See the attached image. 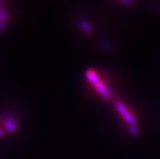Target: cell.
<instances>
[{"label":"cell","mask_w":160,"mask_h":159,"mask_svg":"<svg viewBox=\"0 0 160 159\" xmlns=\"http://www.w3.org/2000/svg\"><path fill=\"white\" fill-rule=\"evenodd\" d=\"M85 77L102 97L107 99H110L112 97L111 91L109 90L108 87L106 86L105 84L100 80V78L94 71L92 70V69L87 70L85 72Z\"/></svg>","instance_id":"cell-1"},{"label":"cell","mask_w":160,"mask_h":159,"mask_svg":"<svg viewBox=\"0 0 160 159\" xmlns=\"http://www.w3.org/2000/svg\"><path fill=\"white\" fill-rule=\"evenodd\" d=\"M116 107L117 108V111H119V113L121 115V116L124 118V119L127 123H129L130 125H136V123H136V119L123 103L117 102L116 103Z\"/></svg>","instance_id":"cell-2"},{"label":"cell","mask_w":160,"mask_h":159,"mask_svg":"<svg viewBox=\"0 0 160 159\" xmlns=\"http://www.w3.org/2000/svg\"><path fill=\"white\" fill-rule=\"evenodd\" d=\"M5 127L8 132H13L16 127V123L12 119H8L5 122Z\"/></svg>","instance_id":"cell-3"},{"label":"cell","mask_w":160,"mask_h":159,"mask_svg":"<svg viewBox=\"0 0 160 159\" xmlns=\"http://www.w3.org/2000/svg\"><path fill=\"white\" fill-rule=\"evenodd\" d=\"M129 129H130V132H131L132 133H133V134L138 133V127H136V125H130Z\"/></svg>","instance_id":"cell-4"},{"label":"cell","mask_w":160,"mask_h":159,"mask_svg":"<svg viewBox=\"0 0 160 159\" xmlns=\"http://www.w3.org/2000/svg\"><path fill=\"white\" fill-rule=\"evenodd\" d=\"M81 27L83 28V29L85 31V32H87V31L89 30V25H88V24H82V26H81Z\"/></svg>","instance_id":"cell-5"},{"label":"cell","mask_w":160,"mask_h":159,"mask_svg":"<svg viewBox=\"0 0 160 159\" xmlns=\"http://www.w3.org/2000/svg\"><path fill=\"white\" fill-rule=\"evenodd\" d=\"M3 132H2V129H0V137H2V136H3Z\"/></svg>","instance_id":"cell-6"},{"label":"cell","mask_w":160,"mask_h":159,"mask_svg":"<svg viewBox=\"0 0 160 159\" xmlns=\"http://www.w3.org/2000/svg\"><path fill=\"white\" fill-rule=\"evenodd\" d=\"M1 3H2V2H0V4H1Z\"/></svg>","instance_id":"cell-7"}]
</instances>
